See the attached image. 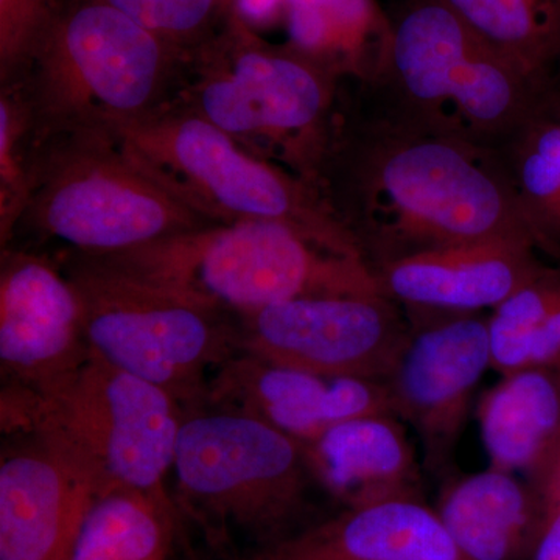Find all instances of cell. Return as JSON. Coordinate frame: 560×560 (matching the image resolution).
<instances>
[{
    "mask_svg": "<svg viewBox=\"0 0 560 560\" xmlns=\"http://www.w3.org/2000/svg\"><path fill=\"white\" fill-rule=\"evenodd\" d=\"M522 238H482L401 257L375 270L385 296L405 311L463 315L493 308L545 265Z\"/></svg>",
    "mask_w": 560,
    "mask_h": 560,
    "instance_id": "cell-16",
    "label": "cell"
},
{
    "mask_svg": "<svg viewBox=\"0 0 560 560\" xmlns=\"http://www.w3.org/2000/svg\"><path fill=\"white\" fill-rule=\"evenodd\" d=\"M302 447L316 486L345 508L420 499L418 455L396 416L338 423Z\"/></svg>",
    "mask_w": 560,
    "mask_h": 560,
    "instance_id": "cell-18",
    "label": "cell"
},
{
    "mask_svg": "<svg viewBox=\"0 0 560 560\" xmlns=\"http://www.w3.org/2000/svg\"><path fill=\"white\" fill-rule=\"evenodd\" d=\"M202 405L264 420L302 445L348 420L394 416L385 381L324 377L245 352L210 375Z\"/></svg>",
    "mask_w": 560,
    "mask_h": 560,
    "instance_id": "cell-14",
    "label": "cell"
},
{
    "mask_svg": "<svg viewBox=\"0 0 560 560\" xmlns=\"http://www.w3.org/2000/svg\"><path fill=\"white\" fill-rule=\"evenodd\" d=\"M235 3H237V0H221V9H223L224 18H226L228 14L231 13L232 9H234Z\"/></svg>",
    "mask_w": 560,
    "mask_h": 560,
    "instance_id": "cell-30",
    "label": "cell"
},
{
    "mask_svg": "<svg viewBox=\"0 0 560 560\" xmlns=\"http://www.w3.org/2000/svg\"><path fill=\"white\" fill-rule=\"evenodd\" d=\"M79 298L92 355L200 407L206 386L238 352L232 313L81 254H60Z\"/></svg>",
    "mask_w": 560,
    "mask_h": 560,
    "instance_id": "cell-9",
    "label": "cell"
},
{
    "mask_svg": "<svg viewBox=\"0 0 560 560\" xmlns=\"http://www.w3.org/2000/svg\"><path fill=\"white\" fill-rule=\"evenodd\" d=\"M243 560H246V559H243Z\"/></svg>",
    "mask_w": 560,
    "mask_h": 560,
    "instance_id": "cell-32",
    "label": "cell"
},
{
    "mask_svg": "<svg viewBox=\"0 0 560 560\" xmlns=\"http://www.w3.org/2000/svg\"><path fill=\"white\" fill-rule=\"evenodd\" d=\"M545 500V522L530 560H560V456L537 488Z\"/></svg>",
    "mask_w": 560,
    "mask_h": 560,
    "instance_id": "cell-28",
    "label": "cell"
},
{
    "mask_svg": "<svg viewBox=\"0 0 560 560\" xmlns=\"http://www.w3.org/2000/svg\"><path fill=\"white\" fill-rule=\"evenodd\" d=\"M401 305L374 296L298 298L238 313V352L324 377L386 381L411 326Z\"/></svg>",
    "mask_w": 560,
    "mask_h": 560,
    "instance_id": "cell-11",
    "label": "cell"
},
{
    "mask_svg": "<svg viewBox=\"0 0 560 560\" xmlns=\"http://www.w3.org/2000/svg\"><path fill=\"white\" fill-rule=\"evenodd\" d=\"M105 131L140 171L210 223L276 221L363 259L318 190L279 165L253 156L183 103L168 102Z\"/></svg>",
    "mask_w": 560,
    "mask_h": 560,
    "instance_id": "cell-8",
    "label": "cell"
},
{
    "mask_svg": "<svg viewBox=\"0 0 560 560\" xmlns=\"http://www.w3.org/2000/svg\"><path fill=\"white\" fill-rule=\"evenodd\" d=\"M10 436L0 460V560H66L97 486L43 438Z\"/></svg>",
    "mask_w": 560,
    "mask_h": 560,
    "instance_id": "cell-15",
    "label": "cell"
},
{
    "mask_svg": "<svg viewBox=\"0 0 560 560\" xmlns=\"http://www.w3.org/2000/svg\"><path fill=\"white\" fill-rule=\"evenodd\" d=\"M246 560H471L422 499L345 508Z\"/></svg>",
    "mask_w": 560,
    "mask_h": 560,
    "instance_id": "cell-17",
    "label": "cell"
},
{
    "mask_svg": "<svg viewBox=\"0 0 560 560\" xmlns=\"http://www.w3.org/2000/svg\"><path fill=\"white\" fill-rule=\"evenodd\" d=\"M418 313V312H412ZM386 377L393 411L416 431L427 469L447 466L490 363L488 318L478 313H420Z\"/></svg>",
    "mask_w": 560,
    "mask_h": 560,
    "instance_id": "cell-12",
    "label": "cell"
},
{
    "mask_svg": "<svg viewBox=\"0 0 560 560\" xmlns=\"http://www.w3.org/2000/svg\"><path fill=\"white\" fill-rule=\"evenodd\" d=\"M386 14L381 61L355 80L405 119L500 150L550 103L551 90L442 0H399Z\"/></svg>",
    "mask_w": 560,
    "mask_h": 560,
    "instance_id": "cell-2",
    "label": "cell"
},
{
    "mask_svg": "<svg viewBox=\"0 0 560 560\" xmlns=\"http://www.w3.org/2000/svg\"><path fill=\"white\" fill-rule=\"evenodd\" d=\"M36 143L38 128L21 81L0 84V248L27 200Z\"/></svg>",
    "mask_w": 560,
    "mask_h": 560,
    "instance_id": "cell-25",
    "label": "cell"
},
{
    "mask_svg": "<svg viewBox=\"0 0 560 560\" xmlns=\"http://www.w3.org/2000/svg\"><path fill=\"white\" fill-rule=\"evenodd\" d=\"M60 0H0V84L20 80Z\"/></svg>",
    "mask_w": 560,
    "mask_h": 560,
    "instance_id": "cell-27",
    "label": "cell"
},
{
    "mask_svg": "<svg viewBox=\"0 0 560 560\" xmlns=\"http://www.w3.org/2000/svg\"><path fill=\"white\" fill-rule=\"evenodd\" d=\"M477 418L490 466L539 488L560 456V368L503 375L481 397Z\"/></svg>",
    "mask_w": 560,
    "mask_h": 560,
    "instance_id": "cell-20",
    "label": "cell"
},
{
    "mask_svg": "<svg viewBox=\"0 0 560 560\" xmlns=\"http://www.w3.org/2000/svg\"><path fill=\"white\" fill-rule=\"evenodd\" d=\"M91 257L232 315L298 298L383 294L361 257L276 221L209 224Z\"/></svg>",
    "mask_w": 560,
    "mask_h": 560,
    "instance_id": "cell-5",
    "label": "cell"
},
{
    "mask_svg": "<svg viewBox=\"0 0 560 560\" xmlns=\"http://www.w3.org/2000/svg\"><path fill=\"white\" fill-rule=\"evenodd\" d=\"M316 190L374 272L453 243H534L501 150L405 119L355 79L341 81Z\"/></svg>",
    "mask_w": 560,
    "mask_h": 560,
    "instance_id": "cell-1",
    "label": "cell"
},
{
    "mask_svg": "<svg viewBox=\"0 0 560 560\" xmlns=\"http://www.w3.org/2000/svg\"><path fill=\"white\" fill-rule=\"evenodd\" d=\"M515 201L537 249L560 259V119L540 110L503 147Z\"/></svg>",
    "mask_w": 560,
    "mask_h": 560,
    "instance_id": "cell-22",
    "label": "cell"
},
{
    "mask_svg": "<svg viewBox=\"0 0 560 560\" xmlns=\"http://www.w3.org/2000/svg\"><path fill=\"white\" fill-rule=\"evenodd\" d=\"M560 305V267L545 265L528 283L501 302L488 318L490 363L501 375L528 370L534 335Z\"/></svg>",
    "mask_w": 560,
    "mask_h": 560,
    "instance_id": "cell-24",
    "label": "cell"
},
{
    "mask_svg": "<svg viewBox=\"0 0 560 560\" xmlns=\"http://www.w3.org/2000/svg\"><path fill=\"white\" fill-rule=\"evenodd\" d=\"M187 55L113 7L60 0L20 81L38 131L108 130L172 102Z\"/></svg>",
    "mask_w": 560,
    "mask_h": 560,
    "instance_id": "cell-6",
    "label": "cell"
},
{
    "mask_svg": "<svg viewBox=\"0 0 560 560\" xmlns=\"http://www.w3.org/2000/svg\"><path fill=\"white\" fill-rule=\"evenodd\" d=\"M482 38L552 91L560 57V0H442Z\"/></svg>",
    "mask_w": 560,
    "mask_h": 560,
    "instance_id": "cell-23",
    "label": "cell"
},
{
    "mask_svg": "<svg viewBox=\"0 0 560 560\" xmlns=\"http://www.w3.org/2000/svg\"><path fill=\"white\" fill-rule=\"evenodd\" d=\"M127 14L132 21L190 54L224 21L221 0H94Z\"/></svg>",
    "mask_w": 560,
    "mask_h": 560,
    "instance_id": "cell-26",
    "label": "cell"
},
{
    "mask_svg": "<svg viewBox=\"0 0 560 560\" xmlns=\"http://www.w3.org/2000/svg\"><path fill=\"white\" fill-rule=\"evenodd\" d=\"M105 130L38 131L27 200L7 246L110 256L209 226Z\"/></svg>",
    "mask_w": 560,
    "mask_h": 560,
    "instance_id": "cell-4",
    "label": "cell"
},
{
    "mask_svg": "<svg viewBox=\"0 0 560 560\" xmlns=\"http://www.w3.org/2000/svg\"><path fill=\"white\" fill-rule=\"evenodd\" d=\"M90 357L79 298L60 261L0 248V364L10 385L44 393Z\"/></svg>",
    "mask_w": 560,
    "mask_h": 560,
    "instance_id": "cell-13",
    "label": "cell"
},
{
    "mask_svg": "<svg viewBox=\"0 0 560 560\" xmlns=\"http://www.w3.org/2000/svg\"><path fill=\"white\" fill-rule=\"evenodd\" d=\"M548 108H550L551 113L560 119V84L555 86V90H552Z\"/></svg>",
    "mask_w": 560,
    "mask_h": 560,
    "instance_id": "cell-29",
    "label": "cell"
},
{
    "mask_svg": "<svg viewBox=\"0 0 560 560\" xmlns=\"http://www.w3.org/2000/svg\"><path fill=\"white\" fill-rule=\"evenodd\" d=\"M558 84H560V57L558 61V68H556L555 73V86H558ZM552 90H555V88H552Z\"/></svg>",
    "mask_w": 560,
    "mask_h": 560,
    "instance_id": "cell-31",
    "label": "cell"
},
{
    "mask_svg": "<svg viewBox=\"0 0 560 560\" xmlns=\"http://www.w3.org/2000/svg\"><path fill=\"white\" fill-rule=\"evenodd\" d=\"M436 512L467 558L530 560L547 511L529 481L489 466L448 485Z\"/></svg>",
    "mask_w": 560,
    "mask_h": 560,
    "instance_id": "cell-19",
    "label": "cell"
},
{
    "mask_svg": "<svg viewBox=\"0 0 560 560\" xmlns=\"http://www.w3.org/2000/svg\"><path fill=\"white\" fill-rule=\"evenodd\" d=\"M342 80L290 44L268 43L231 13L187 55L173 101L316 189Z\"/></svg>",
    "mask_w": 560,
    "mask_h": 560,
    "instance_id": "cell-3",
    "label": "cell"
},
{
    "mask_svg": "<svg viewBox=\"0 0 560 560\" xmlns=\"http://www.w3.org/2000/svg\"><path fill=\"white\" fill-rule=\"evenodd\" d=\"M189 408L161 388L92 355L44 393L7 385L2 430L35 434L86 471L98 495L128 489L173 501L167 478Z\"/></svg>",
    "mask_w": 560,
    "mask_h": 560,
    "instance_id": "cell-7",
    "label": "cell"
},
{
    "mask_svg": "<svg viewBox=\"0 0 560 560\" xmlns=\"http://www.w3.org/2000/svg\"><path fill=\"white\" fill-rule=\"evenodd\" d=\"M176 504L117 489L92 501L66 560H168Z\"/></svg>",
    "mask_w": 560,
    "mask_h": 560,
    "instance_id": "cell-21",
    "label": "cell"
},
{
    "mask_svg": "<svg viewBox=\"0 0 560 560\" xmlns=\"http://www.w3.org/2000/svg\"><path fill=\"white\" fill-rule=\"evenodd\" d=\"M176 510L217 540L238 530L261 548L296 533L315 485L301 442L264 420L226 410H187L176 442Z\"/></svg>",
    "mask_w": 560,
    "mask_h": 560,
    "instance_id": "cell-10",
    "label": "cell"
}]
</instances>
